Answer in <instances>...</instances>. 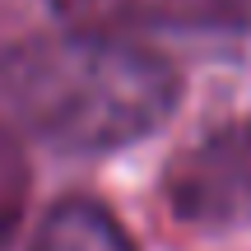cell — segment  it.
<instances>
[{
	"instance_id": "7a4b0ae2",
	"label": "cell",
	"mask_w": 251,
	"mask_h": 251,
	"mask_svg": "<svg viewBox=\"0 0 251 251\" xmlns=\"http://www.w3.org/2000/svg\"><path fill=\"white\" fill-rule=\"evenodd\" d=\"M168 200L186 224H233L251 205V144L242 126L200 140L168 177Z\"/></svg>"
},
{
	"instance_id": "5b68a950",
	"label": "cell",
	"mask_w": 251,
	"mask_h": 251,
	"mask_svg": "<svg viewBox=\"0 0 251 251\" xmlns=\"http://www.w3.org/2000/svg\"><path fill=\"white\" fill-rule=\"evenodd\" d=\"M28 191H33V168L28 149L5 121H0V251L19 237L28 214Z\"/></svg>"
},
{
	"instance_id": "3957f363",
	"label": "cell",
	"mask_w": 251,
	"mask_h": 251,
	"mask_svg": "<svg viewBox=\"0 0 251 251\" xmlns=\"http://www.w3.org/2000/svg\"><path fill=\"white\" fill-rule=\"evenodd\" d=\"M65 28L102 37H135L149 28H196L219 24L228 0H51Z\"/></svg>"
},
{
	"instance_id": "277c9868",
	"label": "cell",
	"mask_w": 251,
	"mask_h": 251,
	"mask_svg": "<svg viewBox=\"0 0 251 251\" xmlns=\"http://www.w3.org/2000/svg\"><path fill=\"white\" fill-rule=\"evenodd\" d=\"M28 251H135V242L112 219V209H102L98 200L70 196L47 209Z\"/></svg>"
},
{
	"instance_id": "6da1fadb",
	"label": "cell",
	"mask_w": 251,
	"mask_h": 251,
	"mask_svg": "<svg viewBox=\"0 0 251 251\" xmlns=\"http://www.w3.org/2000/svg\"><path fill=\"white\" fill-rule=\"evenodd\" d=\"M0 93L33 135L70 153H112L172 117L181 75L140 37L56 28L0 61Z\"/></svg>"
}]
</instances>
